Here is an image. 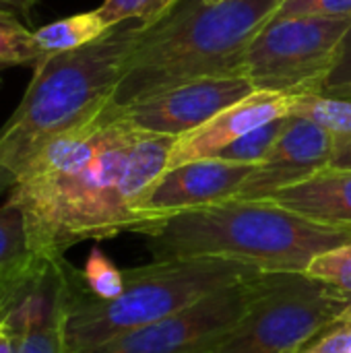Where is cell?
Masks as SVG:
<instances>
[{
  "label": "cell",
  "instance_id": "6da1fadb",
  "mask_svg": "<svg viewBox=\"0 0 351 353\" xmlns=\"http://www.w3.org/2000/svg\"><path fill=\"white\" fill-rule=\"evenodd\" d=\"M174 143L176 137L132 124L112 99L48 141L8 190L23 209L33 252L64 256L83 240L134 232Z\"/></svg>",
  "mask_w": 351,
  "mask_h": 353
},
{
  "label": "cell",
  "instance_id": "7a4b0ae2",
  "mask_svg": "<svg viewBox=\"0 0 351 353\" xmlns=\"http://www.w3.org/2000/svg\"><path fill=\"white\" fill-rule=\"evenodd\" d=\"M283 0H178L143 27L114 103L130 105L209 77H242L250 41Z\"/></svg>",
  "mask_w": 351,
  "mask_h": 353
},
{
  "label": "cell",
  "instance_id": "3957f363",
  "mask_svg": "<svg viewBox=\"0 0 351 353\" xmlns=\"http://www.w3.org/2000/svg\"><path fill=\"white\" fill-rule=\"evenodd\" d=\"M147 238L155 261L217 256L265 271L306 273L310 261L351 242V228L327 225L269 199H230L147 221L134 230Z\"/></svg>",
  "mask_w": 351,
  "mask_h": 353
},
{
  "label": "cell",
  "instance_id": "277c9868",
  "mask_svg": "<svg viewBox=\"0 0 351 353\" xmlns=\"http://www.w3.org/2000/svg\"><path fill=\"white\" fill-rule=\"evenodd\" d=\"M143 27L124 21L83 48L33 62L23 99L0 126V194L48 141L114 99Z\"/></svg>",
  "mask_w": 351,
  "mask_h": 353
},
{
  "label": "cell",
  "instance_id": "5b68a950",
  "mask_svg": "<svg viewBox=\"0 0 351 353\" xmlns=\"http://www.w3.org/2000/svg\"><path fill=\"white\" fill-rule=\"evenodd\" d=\"M265 269L217 256L153 261L124 271V292L118 298H97L66 263V353H89L106 341L157 323L197 300L248 279Z\"/></svg>",
  "mask_w": 351,
  "mask_h": 353
},
{
  "label": "cell",
  "instance_id": "8992f818",
  "mask_svg": "<svg viewBox=\"0 0 351 353\" xmlns=\"http://www.w3.org/2000/svg\"><path fill=\"white\" fill-rule=\"evenodd\" d=\"M350 304L351 294L306 273L267 271L246 316L207 353H296Z\"/></svg>",
  "mask_w": 351,
  "mask_h": 353
},
{
  "label": "cell",
  "instance_id": "52a82bcc",
  "mask_svg": "<svg viewBox=\"0 0 351 353\" xmlns=\"http://www.w3.org/2000/svg\"><path fill=\"white\" fill-rule=\"evenodd\" d=\"M350 25V17H273L250 41L242 77L257 91L321 93Z\"/></svg>",
  "mask_w": 351,
  "mask_h": 353
},
{
  "label": "cell",
  "instance_id": "ba28073f",
  "mask_svg": "<svg viewBox=\"0 0 351 353\" xmlns=\"http://www.w3.org/2000/svg\"><path fill=\"white\" fill-rule=\"evenodd\" d=\"M259 279L261 275L221 288L157 323L118 335L89 353H207L246 316L257 296Z\"/></svg>",
  "mask_w": 351,
  "mask_h": 353
},
{
  "label": "cell",
  "instance_id": "9c48e42d",
  "mask_svg": "<svg viewBox=\"0 0 351 353\" xmlns=\"http://www.w3.org/2000/svg\"><path fill=\"white\" fill-rule=\"evenodd\" d=\"M254 91L252 83L244 77H209L122 105V110L139 128L178 139Z\"/></svg>",
  "mask_w": 351,
  "mask_h": 353
},
{
  "label": "cell",
  "instance_id": "30bf717a",
  "mask_svg": "<svg viewBox=\"0 0 351 353\" xmlns=\"http://www.w3.org/2000/svg\"><path fill=\"white\" fill-rule=\"evenodd\" d=\"M254 168L219 157L192 159L168 168L141 203V225L180 211L236 199Z\"/></svg>",
  "mask_w": 351,
  "mask_h": 353
},
{
  "label": "cell",
  "instance_id": "8fae6325",
  "mask_svg": "<svg viewBox=\"0 0 351 353\" xmlns=\"http://www.w3.org/2000/svg\"><path fill=\"white\" fill-rule=\"evenodd\" d=\"M333 153L335 139L327 128L308 118L290 114L277 143L248 176L236 199H271L275 192L329 168Z\"/></svg>",
  "mask_w": 351,
  "mask_h": 353
},
{
  "label": "cell",
  "instance_id": "7c38bea8",
  "mask_svg": "<svg viewBox=\"0 0 351 353\" xmlns=\"http://www.w3.org/2000/svg\"><path fill=\"white\" fill-rule=\"evenodd\" d=\"M292 99L294 95L254 91L252 95L240 99L238 103L221 110L217 116H213L199 128L178 137L170 153L168 168H174L192 159L215 157L221 149H225L230 143L244 137L246 132L275 118L290 116Z\"/></svg>",
  "mask_w": 351,
  "mask_h": 353
},
{
  "label": "cell",
  "instance_id": "4fadbf2b",
  "mask_svg": "<svg viewBox=\"0 0 351 353\" xmlns=\"http://www.w3.org/2000/svg\"><path fill=\"white\" fill-rule=\"evenodd\" d=\"M66 259H46L27 296L21 353H66Z\"/></svg>",
  "mask_w": 351,
  "mask_h": 353
},
{
  "label": "cell",
  "instance_id": "5bb4252c",
  "mask_svg": "<svg viewBox=\"0 0 351 353\" xmlns=\"http://www.w3.org/2000/svg\"><path fill=\"white\" fill-rule=\"evenodd\" d=\"M43 261L31 248L23 209L8 199L0 205V321L25 302Z\"/></svg>",
  "mask_w": 351,
  "mask_h": 353
},
{
  "label": "cell",
  "instance_id": "9a60e30c",
  "mask_svg": "<svg viewBox=\"0 0 351 353\" xmlns=\"http://www.w3.org/2000/svg\"><path fill=\"white\" fill-rule=\"evenodd\" d=\"M269 201L312 221L351 228V170L329 165L275 192Z\"/></svg>",
  "mask_w": 351,
  "mask_h": 353
},
{
  "label": "cell",
  "instance_id": "2e32d148",
  "mask_svg": "<svg viewBox=\"0 0 351 353\" xmlns=\"http://www.w3.org/2000/svg\"><path fill=\"white\" fill-rule=\"evenodd\" d=\"M110 25L101 19V14L95 10L87 12H77L64 19H58L54 23H48L39 29H35V41L41 52L46 54H60V52H70L77 48H83L95 39H99Z\"/></svg>",
  "mask_w": 351,
  "mask_h": 353
},
{
  "label": "cell",
  "instance_id": "e0dca14e",
  "mask_svg": "<svg viewBox=\"0 0 351 353\" xmlns=\"http://www.w3.org/2000/svg\"><path fill=\"white\" fill-rule=\"evenodd\" d=\"M290 114L321 124L333 134L335 143L351 137V99L329 97L323 93L294 95Z\"/></svg>",
  "mask_w": 351,
  "mask_h": 353
},
{
  "label": "cell",
  "instance_id": "ac0fdd59",
  "mask_svg": "<svg viewBox=\"0 0 351 353\" xmlns=\"http://www.w3.org/2000/svg\"><path fill=\"white\" fill-rule=\"evenodd\" d=\"M17 14L14 10H0V68L35 62L41 56L35 33Z\"/></svg>",
  "mask_w": 351,
  "mask_h": 353
},
{
  "label": "cell",
  "instance_id": "d6986e66",
  "mask_svg": "<svg viewBox=\"0 0 351 353\" xmlns=\"http://www.w3.org/2000/svg\"><path fill=\"white\" fill-rule=\"evenodd\" d=\"M285 122H288V116L275 118V120H271V122H267V124L246 132L244 137L236 139L225 149H221L215 157L225 159V161H234V163L259 165L269 155L273 145L277 143Z\"/></svg>",
  "mask_w": 351,
  "mask_h": 353
},
{
  "label": "cell",
  "instance_id": "ffe728a7",
  "mask_svg": "<svg viewBox=\"0 0 351 353\" xmlns=\"http://www.w3.org/2000/svg\"><path fill=\"white\" fill-rule=\"evenodd\" d=\"M178 0H103L97 6L101 19L114 27L124 21H141L145 25L161 19Z\"/></svg>",
  "mask_w": 351,
  "mask_h": 353
},
{
  "label": "cell",
  "instance_id": "44dd1931",
  "mask_svg": "<svg viewBox=\"0 0 351 353\" xmlns=\"http://www.w3.org/2000/svg\"><path fill=\"white\" fill-rule=\"evenodd\" d=\"M85 285L101 300L118 298L124 292V271H120L99 248H93L85 269H83Z\"/></svg>",
  "mask_w": 351,
  "mask_h": 353
},
{
  "label": "cell",
  "instance_id": "7402d4cb",
  "mask_svg": "<svg viewBox=\"0 0 351 353\" xmlns=\"http://www.w3.org/2000/svg\"><path fill=\"white\" fill-rule=\"evenodd\" d=\"M306 275L351 294V242L314 256Z\"/></svg>",
  "mask_w": 351,
  "mask_h": 353
},
{
  "label": "cell",
  "instance_id": "603a6c76",
  "mask_svg": "<svg viewBox=\"0 0 351 353\" xmlns=\"http://www.w3.org/2000/svg\"><path fill=\"white\" fill-rule=\"evenodd\" d=\"M273 17H329L351 19V0H283Z\"/></svg>",
  "mask_w": 351,
  "mask_h": 353
},
{
  "label": "cell",
  "instance_id": "cb8c5ba5",
  "mask_svg": "<svg viewBox=\"0 0 351 353\" xmlns=\"http://www.w3.org/2000/svg\"><path fill=\"white\" fill-rule=\"evenodd\" d=\"M296 353H351V321H335Z\"/></svg>",
  "mask_w": 351,
  "mask_h": 353
},
{
  "label": "cell",
  "instance_id": "d4e9b609",
  "mask_svg": "<svg viewBox=\"0 0 351 353\" xmlns=\"http://www.w3.org/2000/svg\"><path fill=\"white\" fill-rule=\"evenodd\" d=\"M25 312H27V298L8 316L0 321V353H21Z\"/></svg>",
  "mask_w": 351,
  "mask_h": 353
},
{
  "label": "cell",
  "instance_id": "484cf974",
  "mask_svg": "<svg viewBox=\"0 0 351 353\" xmlns=\"http://www.w3.org/2000/svg\"><path fill=\"white\" fill-rule=\"evenodd\" d=\"M341 85H351V25L345 31L341 43H339V52L335 58V64L325 81V89H333V87H341ZM321 91V93H323Z\"/></svg>",
  "mask_w": 351,
  "mask_h": 353
},
{
  "label": "cell",
  "instance_id": "4316f807",
  "mask_svg": "<svg viewBox=\"0 0 351 353\" xmlns=\"http://www.w3.org/2000/svg\"><path fill=\"white\" fill-rule=\"evenodd\" d=\"M333 168H343V170H351V137L345 141L335 143V153H333Z\"/></svg>",
  "mask_w": 351,
  "mask_h": 353
},
{
  "label": "cell",
  "instance_id": "83f0119b",
  "mask_svg": "<svg viewBox=\"0 0 351 353\" xmlns=\"http://www.w3.org/2000/svg\"><path fill=\"white\" fill-rule=\"evenodd\" d=\"M12 10H17L19 14H29L31 8L37 4V0H4Z\"/></svg>",
  "mask_w": 351,
  "mask_h": 353
},
{
  "label": "cell",
  "instance_id": "f1b7e54d",
  "mask_svg": "<svg viewBox=\"0 0 351 353\" xmlns=\"http://www.w3.org/2000/svg\"><path fill=\"white\" fill-rule=\"evenodd\" d=\"M323 95L329 97H339V99H351V85H341V87H333V89H325Z\"/></svg>",
  "mask_w": 351,
  "mask_h": 353
},
{
  "label": "cell",
  "instance_id": "f546056e",
  "mask_svg": "<svg viewBox=\"0 0 351 353\" xmlns=\"http://www.w3.org/2000/svg\"><path fill=\"white\" fill-rule=\"evenodd\" d=\"M339 319H345V321H351V304H350V306H348V308H345V312H343V314H341Z\"/></svg>",
  "mask_w": 351,
  "mask_h": 353
},
{
  "label": "cell",
  "instance_id": "4dcf8cb0",
  "mask_svg": "<svg viewBox=\"0 0 351 353\" xmlns=\"http://www.w3.org/2000/svg\"><path fill=\"white\" fill-rule=\"evenodd\" d=\"M0 10H12V8H10L4 0H0ZM14 12H17V10H14Z\"/></svg>",
  "mask_w": 351,
  "mask_h": 353
}]
</instances>
